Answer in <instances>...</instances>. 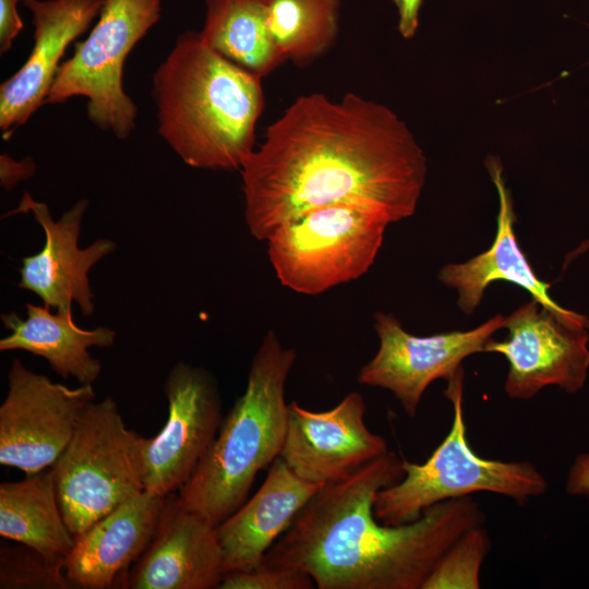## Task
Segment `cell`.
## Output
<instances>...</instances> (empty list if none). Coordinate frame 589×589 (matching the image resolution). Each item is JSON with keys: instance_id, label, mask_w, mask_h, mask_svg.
<instances>
[{"instance_id": "obj_1", "label": "cell", "mask_w": 589, "mask_h": 589, "mask_svg": "<svg viewBox=\"0 0 589 589\" xmlns=\"http://www.w3.org/2000/svg\"><path fill=\"white\" fill-rule=\"evenodd\" d=\"M426 171L413 134L386 106L353 93L340 100L302 95L240 169L247 226L266 240L303 212L337 203L399 221L416 212Z\"/></svg>"}, {"instance_id": "obj_2", "label": "cell", "mask_w": 589, "mask_h": 589, "mask_svg": "<svg viewBox=\"0 0 589 589\" xmlns=\"http://www.w3.org/2000/svg\"><path fill=\"white\" fill-rule=\"evenodd\" d=\"M401 462L388 450L324 485L262 562L304 572L320 589H421L442 555L486 516L465 496L437 503L407 524L378 521L376 495L401 479Z\"/></svg>"}, {"instance_id": "obj_3", "label": "cell", "mask_w": 589, "mask_h": 589, "mask_svg": "<svg viewBox=\"0 0 589 589\" xmlns=\"http://www.w3.org/2000/svg\"><path fill=\"white\" fill-rule=\"evenodd\" d=\"M261 77L180 34L153 74L158 133L193 168L240 170L264 108Z\"/></svg>"}, {"instance_id": "obj_4", "label": "cell", "mask_w": 589, "mask_h": 589, "mask_svg": "<svg viewBox=\"0 0 589 589\" xmlns=\"http://www.w3.org/2000/svg\"><path fill=\"white\" fill-rule=\"evenodd\" d=\"M297 353L269 330L255 352L243 394L223 418L212 446L179 497L215 527L245 501L259 471L279 457L288 404L285 386Z\"/></svg>"}, {"instance_id": "obj_5", "label": "cell", "mask_w": 589, "mask_h": 589, "mask_svg": "<svg viewBox=\"0 0 589 589\" xmlns=\"http://www.w3.org/2000/svg\"><path fill=\"white\" fill-rule=\"evenodd\" d=\"M462 366L447 380L444 396L453 406L449 432L422 464L402 459L404 476L378 491L374 515L385 525H401L444 501L489 492L518 506L544 494L549 482L529 460L486 459L471 448L464 416Z\"/></svg>"}, {"instance_id": "obj_6", "label": "cell", "mask_w": 589, "mask_h": 589, "mask_svg": "<svg viewBox=\"0 0 589 589\" xmlns=\"http://www.w3.org/2000/svg\"><path fill=\"white\" fill-rule=\"evenodd\" d=\"M145 438L127 428L111 397L86 407L51 466L60 508L75 538L144 491Z\"/></svg>"}, {"instance_id": "obj_7", "label": "cell", "mask_w": 589, "mask_h": 589, "mask_svg": "<svg viewBox=\"0 0 589 589\" xmlns=\"http://www.w3.org/2000/svg\"><path fill=\"white\" fill-rule=\"evenodd\" d=\"M390 223L359 204L314 207L278 226L266 239L267 254L284 286L318 294L364 275Z\"/></svg>"}, {"instance_id": "obj_8", "label": "cell", "mask_w": 589, "mask_h": 589, "mask_svg": "<svg viewBox=\"0 0 589 589\" xmlns=\"http://www.w3.org/2000/svg\"><path fill=\"white\" fill-rule=\"evenodd\" d=\"M160 16L161 0H105L88 36L61 63L46 104L84 96L94 125L120 140L129 137L137 107L123 88L124 62Z\"/></svg>"}, {"instance_id": "obj_9", "label": "cell", "mask_w": 589, "mask_h": 589, "mask_svg": "<svg viewBox=\"0 0 589 589\" xmlns=\"http://www.w3.org/2000/svg\"><path fill=\"white\" fill-rule=\"evenodd\" d=\"M508 335L491 338L484 352H496L508 362L506 395L528 400L546 386L568 394L585 387L589 371V318H569L543 308L537 300L521 304L506 316Z\"/></svg>"}, {"instance_id": "obj_10", "label": "cell", "mask_w": 589, "mask_h": 589, "mask_svg": "<svg viewBox=\"0 0 589 589\" xmlns=\"http://www.w3.org/2000/svg\"><path fill=\"white\" fill-rule=\"evenodd\" d=\"M0 406V464L26 474L52 466L71 441L86 407L92 384L68 387L27 369L15 359Z\"/></svg>"}, {"instance_id": "obj_11", "label": "cell", "mask_w": 589, "mask_h": 589, "mask_svg": "<svg viewBox=\"0 0 589 589\" xmlns=\"http://www.w3.org/2000/svg\"><path fill=\"white\" fill-rule=\"evenodd\" d=\"M505 324L506 316L496 314L473 329L416 336L393 314L376 312L378 349L360 369L358 383L392 392L406 414L414 418L430 384L449 380L466 358L484 352L486 342Z\"/></svg>"}, {"instance_id": "obj_12", "label": "cell", "mask_w": 589, "mask_h": 589, "mask_svg": "<svg viewBox=\"0 0 589 589\" xmlns=\"http://www.w3.org/2000/svg\"><path fill=\"white\" fill-rule=\"evenodd\" d=\"M164 390L167 421L144 445V491L161 496L180 490L191 478L223 421L218 386L205 369L178 362Z\"/></svg>"}, {"instance_id": "obj_13", "label": "cell", "mask_w": 589, "mask_h": 589, "mask_svg": "<svg viewBox=\"0 0 589 589\" xmlns=\"http://www.w3.org/2000/svg\"><path fill=\"white\" fill-rule=\"evenodd\" d=\"M366 406L359 392L334 408L312 411L288 404L285 442L279 457L298 477L326 485L339 482L388 452L386 440L365 424Z\"/></svg>"}, {"instance_id": "obj_14", "label": "cell", "mask_w": 589, "mask_h": 589, "mask_svg": "<svg viewBox=\"0 0 589 589\" xmlns=\"http://www.w3.org/2000/svg\"><path fill=\"white\" fill-rule=\"evenodd\" d=\"M87 207L88 201L81 199L56 221L45 203L25 193L8 214L32 213L45 233L43 249L22 259L17 286L38 296L50 309L72 306L75 302L84 316L93 315L95 310L88 272L116 249L109 239H97L84 249L79 247Z\"/></svg>"}, {"instance_id": "obj_15", "label": "cell", "mask_w": 589, "mask_h": 589, "mask_svg": "<svg viewBox=\"0 0 589 589\" xmlns=\"http://www.w3.org/2000/svg\"><path fill=\"white\" fill-rule=\"evenodd\" d=\"M32 14L34 45L22 67L0 85V130L8 140L46 98L61 59L99 15L105 0H22Z\"/></svg>"}, {"instance_id": "obj_16", "label": "cell", "mask_w": 589, "mask_h": 589, "mask_svg": "<svg viewBox=\"0 0 589 589\" xmlns=\"http://www.w3.org/2000/svg\"><path fill=\"white\" fill-rule=\"evenodd\" d=\"M224 575L216 527L166 495L155 533L128 575L131 589H213Z\"/></svg>"}, {"instance_id": "obj_17", "label": "cell", "mask_w": 589, "mask_h": 589, "mask_svg": "<svg viewBox=\"0 0 589 589\" xmlns=\"http://www.w3.org/2000/svg\"><path fill=\"white\" fill-rule=\"evenodd\" d=\"M165 498L143 491L77 536L64 558L72 588H125L130 566L155 533Z\"/></svg>"}, {"instance_id": "obj_18", "label": "cell", "mask_w": 589, "mask_h": 589, "mask_svg": "<svg viewBox=\"0 0 589 589\" xmlns=\"http://www.w3.org/2000/svg\"><path fill=\"white\" fill-rule=\"evenodd\" d=\"M323 486L301 479L277 457L255 494L216 526L224 574L259 565Z\"/></svg>"}, {"instance_id": "obj_19", "label": "cell", "mask_w": 589, "mask_h": 589, "mask_svg": "<svg viewBox=\"0 0 589 589\" xmlns=\"http://www.w3.org/2000/svg\"><path fill=\"white\" fill-rule=\"evenodd\" d=\"M486 168L500 202L495 238L490 249L467 262L443 266L437 275L440 281L457 290V305L467 315L472 314L481 303L491 283L505 280L527 290L545 309L569 318L584 317L556 303L549 293L550 284L542 281L534 273L516 238V215L504 181L503 167L497 158L489 157Z\"/></svg>"}, {"instance_id": "obj_20", "label": "cell", "mask_w": 589, "mask_h": 589, "mask_svg": "<svg viewBox=\"0 0 589 589\" xmlns=\"http://www.w3.org/2000/svg\"><path fill=\"white\" fill-rule=\"evenodd\" d=\"M26 317L12 311L1 314L3 326L10 332L1 338L0 350H23L44 358L63 378L73 377L80 385L93 384L100 374L101 364L88 351L91 347L108 348L116 333L99 326L79 327L72 317V306L56 310L46 305L26 303Z\"/></svg>"}, {"instance_id": "obj_21", "label": "cell", "mask_w": 589, "mask_h": 589, "mask_svg": "<svg viewBox=\"0 0 589 589\" xmlns=\"http://www.w3.org/2000/svg\"><path fill=\"white\" fill-rule=\"evenodd\" d=\"M0 536L64 561L75 537L63 518L52 469L0 484Z\"/></svg>"}, {"instance_id": "obj_22", "label": "cell", "mask_w": 589, "mask_h": 589, "mask_svg": "<svg viewBox=\"0 0 589 589\" xmlns=\"http://www.w3.org/2000/svg\"><path fill=\"white\" fill-rule=\"evenodd\" d=\"M202 41L240 68L264 77L286 59L267 27L266 0H204Z\"/></svg>"}, {"instance_id": "obj_23", "label": "cell", "mask_w": 589, "mask_h": 589, "mask_svg": "<svg viewBox=\"0 0 589 589\" xmlns=\"http://www.w3.org/2000/svg\"><path fill=\"white\" fill-rule=\"evenodd\" d=\"M339 0H266L267 27L284 58L304 67L338 34Z\"/></svg>"}, {"instance_id": "obj_24", "label": "cell", "mask_w": 589, "mask_h": 589, "mask_svg": "<svg viewBox=\"0 0 589 589\" xmlns=\"http://www.w3.org/2000/svg\"><path fill=\"white\" fill-rule=\"evenodd\" d=\"M491 545L484 525L467 530L442 555L421 589H479L481 567Z\"/></svg>"}, {"instance_id": "obj_25", "label": "cell", "mask_w": 589, "mask_h": 589, "mask_svg": "<svg viewBox=\"0 0 589 589\" xmlns=\"http://www.w3.org/2000/svg\"><path fill=\"white\" fill-rule=\"evenodd\" d=\"M1 589H68L72 585L64 573V561L49 558L20 543L0 545Z\"/></svg>"}, {"instance_id": "obj_26", "label": "cell", "mask_w": 589, "mask_h": 589, "mask_svg": "<svg viewBox=\"0 0 589 589\" xmlns=\"http://www.w3.org/2000/svg\"><path fill=\"white\" fill-rule=\"evenodd\" d=\"M315 584L306 573L261 562L255 567L223 575L219 589H311Z\"/></svg>"}, {"instance_id": "obj_27", "label": "cell", "mask_w": 589, "mask_h": 589, "mask_svg": "<svg viewBox=\"0 0 589 589\" xmlns=\"http://www.w3.org/2000/svg\"><path fill=\"white\" fill-rule=\"evenodd\" d=\"M36 172V164L31 156L21 160L13 159L9 154L0 155V183L8 191L20 182L31 179Z\"/></svg>"}, {"instance_id": "obj_28", "label": "cell", "mask_w": 589, "mask_h": 589, "mask_svg": "<svg viewBox=\"0 0 589 589\" xmlns=\"http://www.w3.org/2000/svg\"><path fill=\"white\" fill-rule=\"evenodd\" d=\"M20 0H0V53L11 49L14 39L24 27L17 11Z\"/></svg>"}, {"instance_id": "obj_29", "label": "cell", "mask_w": 589, "mask_h": 589, "mask_svg": "<svg viewBox=\"0 0 589 589\" xmlns=\"http://www.w3.org/2000/svg\"><path fill=\"white\" fill-rule=\"evenodd\" d=\"M565 492L589 500V452L575 457L565 478Z\"/></svg>"}, {"instance_id": "obj_30", "label": "cell", "mask_w": 589, "mask_h": 589, "mask_svg": "<svg viewBox=\"0 0 589 589\" xmlns=\"http://www.w3.org/2000/svg\"><path fill=\"white\" fill-rule=\"evenodd\" d=\"M423 0H394L398 14V32L410 39L419 27V12Z\"/></svg>"}]
</instances>
